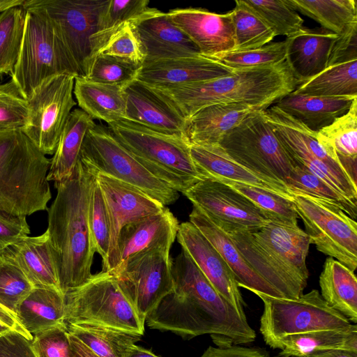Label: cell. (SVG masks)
<instances>
[{
    "instance_id": "6da1fadb",
    "label": "cell",
    "mask_w": 357,
    "mask_h": 357,
    "mask_svg": "<svg viewBox=\"0 0 357 357\" xmlns=\"http://www.w3.org/2000/svg\"><path fill=\"white\" fill-rule=\"evenodd\" d=\"M172 274L173 290L146 317L149 327L187 340L209 335L220 347L255 341L246 316L215 290L183 250L172 260Z\"/></svg>"
},
{
    "instance_id": "7a4b0ae2",
    "label": "cell",
    "mask_w": 357,
    "mask_h": 357,
    "mask_svg": "<svg viewBox=\"0 0 357 357\" xmlns=\"http://www.w3.org/2000/svg\"><path fill=\"white\" fill-rule=\"evenodd\" d=\"M93 176L94 172L79 158L71 176L54 183L56 195L47 210L46 232L64 296L93 275L96 250L89 227L88 204Z\"/></svg>"
},
{
    "instance_id": "3957f363",
    "label": "cell",
    "mask_w": 357,
    "mask_h": 357,
    "mask_svg": "<svg viewBox=\"0 0 357 357\" xmlns=\"http://www.w3.org/2000/svg\"><path fill=\"white\" fill-rule=\"evenodd\" d=\"M146 86L187 121L200 109L217 103L241 102L266 110L293 92L298 84L286 60L275 65L236 68L230 75L206 81Z\"/></svg>"
},
{
    "instance_id": "277c9868",
    "label": "cell",
    "mask_w": 357,
    "mask_h": 357,
    "mask_svg": "<svg viewBox=\"0 0 357 357\" xmlns=\"http://www.w3.org/2000/svg\"><path fill=\"white\" fill-rule=\"evenodd\" d=\"M50 164L21 130L0 131V213L26 218L48 210Z\"/></svg>"
},
{
    "instance_id": "5b68a950",
    "label": "cell",
    "mask_w": 357,
    "mask_h": 357,
    "mask_svg": "<svg viewBox=\"0 0 357 357\" xmlns=\"http://www.w3.org/2000/svg\"><path fill=\"white\" fill-rule=\"evenodd\" d=\"M121 144L151 174L184 194L204 178L190 155L188 140L127 120L108 124Z\"/></svg>"
},
{
    "instance_id": "8992f818",
    "label": "cell",
    "mask_w": 357,
    "mask_h": 357,
    "mask_svg": "<svg viewBox=\"0 0 357 357\" xmlns=\"http://www.w3.org/2000/svg\"><path fill=\"white\" fill-rule=\"evenodd\" d=\"M66 324L120 330L142 336L144 322L122 291L116 276L100 271L65 295Z\"/></svg>"
},
{
    "instance_id": "52a82bcc",
    "label": "cell",
    "mask_w": 357,
    "mask_h": 357,
    "mask_svg": "<svg viewBox=\"0 0 357 357\" xmlns=\"http://www.w3.org/2000/svg\"><path fill=\"white\" fill-rule=\"evenodd\" d=\"M24 10V36L11 79L28 99L45 79L80 73L47 17L38 10Z\"/></svg>"
},
{
    "instance_id": "ba28073f",
    "label": "cell",
    "mask_w": 357,
    "mask_h": 357,
    "mask_svg": "<svg viewBox=\"0 0 357 357\" xmlns=\"http://www.w3.org/2000/svg\"><path fill=\"white\" fill-rule=\"evenodd\" d=\"M252 293L263 301L259 331L272 349H278L287 336L319 330H347L354 325L330 307L317 289L292 299Z\"/></svg>"
},
{
    "instance_id": "9c48e42d",
    "label": "cell",
    "mask_w": 357,
    "mask_h": 357,
    "mask_svg": "<svg viewBox=\"0 0 357 357\" xmlns=\"http://www.w3.org/2000/svg\"><path fill=\"white\" fill-rule=\"evenodd\" d=\"M80 159L95 172L134 186L164 206L179 197L178 191L139 162L107 126L96 124L88 131Z\"/></svg>"
},
{
    "instance_id": "30bf717a",
    "label": "cell",
    "mask_w": 357,
    "mask_h": 357,
    "mask_svg": "<svg viewBox=\"0 0 357 357\" xmlns=\"http://www.w3.org/2000/svg\"><path fill=\"white\" fill-rule=\"evenodd\" d=\"M218 144L241 165L285 185L294 168L264 110L250 113Z\"/></svg>"
},
{
    "instance_id": "8fae6325",
    "label": "cell",
    "mask_w": 357,
    "mask_h": 357,
    "mask_svg": "<svg viewBox=\"0 0 357 357\" xmlns=\"http://www.w3.org/2000/svg\"><path fill=\"white\" fill-rule=\"evenodd\" d=\"M295 210L317 249L354 271L357 223L338 206L311 196L292 195Z\"/></svg>"
},
{
    "instance_id": "7c38bea8",
    "label": "cell",
    "mask_w": 357,
    "mask_h": 357,
    "mask_svg": "<svg viewBox=\"0 0 357 357\" xmlns=\"http://www.w3.org/2000/svg\"><path fill=\"white\" fill-rule=\"evenodd\" d=\"M76 75L62 73L43 80L27 99L28 116L22 130L44 155L54 153L61 134L75 106Z\"/></svg>"
},
{
    "instance_id": "4fadbf2b",
    "label": "cell",
    "mask_w": 357,
    "mask_h": 357,
    "mask_svg": "<svg viewBox=\"0 0 357 357\" xmlns=\"http://www.w3.org/2000/svg\"><path fill=\"white\" fill-rule=\"evenodd\" d=\"M170 250L162 247L139 252L110 271L144 323L173 290Z\"/></svg>"
},
{
    "instance_id": "5bb4252c",
    "label": "cell",
    "mask_w": 357,
    "mask_h": 357,
    "mask_svg": "<svg viewBox=\"0 0 357 357\" xmlns=\"http://www.w3.org/2000/svg\"><path fill=\"white\" fill-rule=\"evenodd\" d=\"M103 0H25L22 7L43 13L76 63L80 75L91 54Z\"/></svg>"
},
{
    "instance_id": "9a60e30c",
    "label": "cell",
    "mask_w": 357,
    "mask_h": 357,
    "mask_svg": "<svg viewBox=\"0 0 357 357\" xmlns=\"http://www.w3.org/2000/svg\"><path fill=\"white\" fill-rule=\"evenodd\" d=\"M213 222L235 228L254 231L271 220L246 197L213 178L202 180L183 194Z\"/></svg>"
},
{
    "instance_id": "2e32d148",
    "label": "cell",
    "mask_w": 357,
    "mask_h": 357,
    "mask_svg": "<svg viewBox=\"0 0 357 357\" xmlns=\"http://www.w3.org/2000/svg\"><path fill=\"white\" fill-rule=\"evenodd\" d=\"M93 171L101 189L109 216V248L102 271L110 272L118 266L117 243L121 229L132 222L162 211L165 206L134 186Z\"/></svg>"
},
{
    "instance_id": "e0dca14e",
    "label": "cell",
    "mask_w": 357,
    "mask_h": 357,
    "mask_svg": "<svg viewBox=\"0 0 357 357\" xmlns=\"http://www.w3.org/2000/svg\"><path fill=\"white\" fill-rule=\"evenodd\" d=\"M216 224L230 236L254 271L277 291L281 298H296L303 294L307 281L297 275L251 231Z\"/></svg>"
},
{
    "instance_id": "ac0fdd59",
    "label": "cell",
    "mask_w": 357,
    "mask_h": 357,
    "mask_svg": "<svg viewBox=\"0 0 357 357\" xmlns=\"http://www.w3.org/2000/svg\"><path fill=\"white\" fill-rule=\"evenodd\" d=\"M264 113L294 167L307 169L357 204L356 184L336 173L312 153L301 135L294 118L275 105L266 109Z\"/></svg>"
},
{
    "instance_id": "d6986e66",
    "label": "cell",
    "mask_w": 357,
    "mask_h": 357,
    "mask_svg": "<svg viewBox=\"0 0 357 357\" xmlns=\"http://www.w3.org/2000/svg\"><path fill=\"white\" fill-rule=\"evenodd\" d=\"M170 21L195 45L199 54L214 58L235 49L232 10L224 14L201 8H174Z\"/></svg>"
},
{
    "instance_id": "ffe728a7",
    "label": "cell",
    "mask_w": 357,
    "mask_h": 357,
    "mask_svg": "<svg viewBox=\"0 0 357 357\" xmlns=\"http://www.w3.org/2000/svg\"><path fill=\"white\" fill-rule=\"evenodd\" d=\"M176 238L215 290L243 316L245 302L230 268L202 234L190 222L179 225Z\"/></svg>"
},
{
    "instance_id": "44dd1931",
    "label": "cell",
    "mask_w": 357,
    "mask_h": 357,
    "mask_svg": "<svg viewBox=\"0 0 357 357\" xmlns=\"http://www.w3.org/2000/svg\"><path fill=\"white\" fill-rule=\"evenodd\" d=\"M234 69L201 54L145 61L137 79L153 87L202 82L230 75Z\"/></svg>"
},
{
    "instance_id": "7402d4cb",
    "label": "cell",
    "mask_w": 357,
    "mask_h": 357,
    "mask_svg": "<svg viewBox=\"0 0 357 357\" xmlns=\"http://www.w3.org/2000/svg\"><path fill=\"white\" fill-rule=\"evenodd\" d=\"M178 227L176 218L167 207L127 225L118 238L117 266L139 252L156 248H171Z\"/></svg>"
},
{
    "instance_id": "603a6c76",
    "label": "cell",
    "mask_w": 357,
    "mask_h": 357,
    "mask_svg": "<svg viewBox=\"0 0 357 357\" xmlns=\"http://www.w3.org/2000/svg\"><path fill=\"white\" fill-rule=\"evenodd\" d=\"M189 220L227 264L238 287L245 288L252 292L258 291L270 296L281 298L279 293L258 275L247 263L227 233L203 211L193 206Z\"/></svg>"
},
{
    "instance_id": "cb8c5ba5",
    "label": "cell",
    "mask_w": 357,
    "mask_h": 357,
    "mask_svg": "<svg viewBox=\"0 0 357 357\" xmlns=\"http://www.w3.org/2000/svg\"><path fill=\"white\" fill-rule=\"evenodd\" d=\"M191 158L204 179H224L255 185L292 199L287 185L257 174L232 159L218 144L190 146Z\"/></svg>"
},
{
    "instance_id": "d4e9b609",
    "label": "cell",
    "mask_w": 357,
    "mask_h": 357,
    "mask_svg": "<svg viewBox=\"0 0 357 357\" xmlns=\"http://www.w3.org/2000/svg\"><path fill=\"white\" fill-rule=\"evenodd\" d=\"M125 92L127 97L126 120L160 132L187 139L186 121L149 86L136 79L125 89Z\"/></svg>"
},
{
    "instance_id": "484cf974",
    "label": "cell",
    "mask_w": 357,
    "mask_h": 357,
    "mask_svg": "<svg viewBox=\"0 0 357 357\" xmlns=\"http://www.w3.org/2000/svg\"><path fill=\"white\" fill-rule=\"evenodd\" d=\"M338 36L323 28H303L289 40L287 61L298 85L321 73Z\"/></svg>"
},
{
    "instance_id": "4316f807",
    "label": "cell",
    "mask_w": 357,
    "mask_h": 357,
    "mask_svg": "<svg viewBox=\"0 0 357 357\" xmlns=\"http://www.w3.org/2000/svg\"><path fill=\"white\" fill-rule=\"evenodd\" d=\"M1 251L22 271L35 288L61 292L57 266L46 231L37 236H26Z\"/></svg>"
},
{
    "instance_id": "83f0119b",
    "label": "cell",
    "mask_w": 357,
    "mask_h": 357,
    "mask_svg": "<svg viewBox=\"0 0 357 357\" xmlns=\"http://www.w3.org/2000/svg\"><path fill=\"white\" fill-rule=\"evenodd\" d=\"M255 110L259 109L241 102L217 103L204 107L186 121L185 136L191 144H218Z\"/></svg>"
},
{
    "instance_id": "f1b7e54d",
    "label": "cell",
    "mask_w": 357,
    "mask_h": 357,
    "mask_svg": "<svg viewBox=\"0 0 357 357\" xmlns=\"http://www.w3.org/2000/svg\"><path fill=\"white\" fill-rule=\"evenodd\" d=\"M136 28L146 52L145 61L199 54L195 45L170 21L166 13L136 23Z\"/></svg>"
},
{
    "instance_id": "f546056e",
    "label": "cell",
    "mask_w": 357,
    "mask_h": 357,
    "mask_svg": "<svg viewBox=\"0 0 357 357\" xmlns=\"http://www.w3.org/2000/svg\"><path fill=\"white\" fill-rule=\"evenodd\" d=\"M357 96L320 97L292 92L275 105L314 132H318L344 114Z\"/></svg>"
},
{
    "instance_id": "4dcf8cb0",
    "label": "cell",
    "mask_w": 357,
    "mask_h": 357,
    "mask_svg": "<svg viewBox=\"0 0 357 357\" xmlns=\"http://www.w3.org/2000/svg\"><path fill=\"white\" fill-rule=\"evenodd\" d=\"M73 93L79 109L93 120L110 124L126 119L127 97L125 89L75 77Z\"/></svg>"
},
{
    "instance_id": "1f68e13d",
    "label": "cell",
    "mask_w": 357,
    "mask_h": 357,
    "mask_svg": "<svg viewBox=\"0 0 357 357\" xmlns=\"http://www.w3.org/2000/svg\"><path fill=\"white\" fill-rule=\"evenodd\" d=\"M252 233L274 251L297 275L307 281L306 257L311 243L307 233L298 225L270 221Z\"/></svg>"
},
{
    "instance_id": "d6a6232c",
    "label": "cell",
    "mask_w": 357,
    "mask_h": 357,
    "mask_svg": "<svg viewBox=\"0 0 357 357\" xmlns=\"http://www.w3.org/2000/svg\"><path fill=\"white\" fill-rule=\"evenodd\" d=\"M96 124L94 120L81 109H73L50 160L48 181L58 183L71 176L79 160L87 132Z\"/></svg>"
},
{
    "instance_id": "836d02e7",
    "label": "cell",
    "mask_w": 357,
    "mask_h": 357,
    "mask_svg": "<svg viewBox=\"0 0 357 357\" xmlns=\"http://www.w3.org/2000/svg\"><path fill=\"white\" fill-rule=\"evenodd\" d=\"M321 296L327 304L357 323V279L354 271L333 257H328L320 274Z\"/></svg>"
},
{
    "instance_id": "e575fe53",
    "label": "cell",
    "mask_w": 357,
    "mask_h": 357,
    "mask_svg": "<svg viewBox=\"0 0 357 357\" xmlns=\"http://www.w3.org/2000/svg\"><path fill=\"white\" fill-rule=\"evenodd\" d=\"M65 296L60 291L34 288L19 305L16 316L22 326L32 335L65 322Z\"/></svg>"
},
{
    "instance_id": "d590c367",
    "label": "cell",
    "mask_w": 357,
    "mask_h": 357,
    "mask_svg": "<svg viewBox=\"0 0 357 357\" xmlns=\"http://www.w3.org/2000/svg\"><path fill=\"white\" fill-rule=\"evenodd\" d=\"M279 357H303L328 349L357 351V325L347 330H319L287 336L278 348Z\"/></svg>"
},
{
    "instance_id": "8d00e7d4",
    "label": "cell",
    "mask_w": 357,
    "mask_h": 357,
    "mask_svg": "<svg viewBox=\"0 0 357 357\" xmlns=\"http://www.w3.org/2000/svg\"><path fill=\"white\" fill-rule=\"evenodd\" d=\"M296 95L320 97L357 96V59L336 63L298 85Z\"/></svg>"
},
{
    "instance_id": "74e56055",
    "label": "cell",
    "mask_w": 357,
    "mask_h": 357,
    "mask_svg": "<svg viewBox=\"0 0 357 357\" xmlns=\"http://www.w3.org/2000/svg\"><path fill=\"white\" fill-rule=\"evenodd\" d=\"M136 23L128 22L91 37V55L102 54L142 66L146 52Z\"/></svg>"
},
{
    "instance_id": "f35d334b",
    "label": "cell",
    "mask_w": 357,
    "mask_h": 357,
    "mask_svg": "<svg viewBox=\"0 0 357 357\" xmlns=\"http://www.w3.org/2000/svg\"><path fill=\"white\" fill-rule=\"evenodd\" d=\"M296 10L317 21L337 36L357 24L355 0H287Z\"/></svg>"
},
{
    "instance_id": "ab89813d",
    "label": "cell",
    "mask_w": 357,
    "mask_h": 357,
    "mask_svg": "<svg viewBox=\"0 0 357 357\" xmlns=\"http://www.w3.org/2000/svg\"><path fill=\"white\" fill-rule=\"evenodd\" d=\"M317 137L342 166L349 160L357 159V99L344 114L317 132Z\"/></svg>"
},
{
    "instance_id": "60d3db41",
    "label": "cell",
    "mask_w": 357,
    "mask_h": 357,
    "mask_svg": "<svg viewBox=\"0 0 357 357\" xmlns=\"http://www.w3.org/2000/svg\"><path fill=\"white\" fill-rule=\"evenodd\" d=\"M66 325L68 333L100 357H128L132 347L142 337L112 328Z\"/></svg>"
},
{
    "instance_id": "b9f144b4",
    "label": "cell",
    "mask_w": 357,
    "mask_h": 357,
    "mask_svg": "<svg viewBox=\"0 0 357 357\" xmlns=\"http://www.w3.org/2000/svg\"><path fill=\"white\" fill-rule=\"evenodd\" d=\"M286 185L291 195L302 194L325 200L338 206L354 220L356 219L357 204L303 167H294Z\"/></svg>"
},
{
    "instance_id": "7bdbcfd3",
    "label": "cell",
    "mask_w": 357,
    "mask_h": 357,
    "mask_svg": "<svg viewBox=\"0 0 357 357\" xmlns=\"http://www.w3.org/2000/svg\"><path fill=\"white\" fill-rule=\"evenodd\" d=\"M216 180L226 183L246 197L264 212L271 221L298 225V215L291 199L255 185L224 179Z\"/></svg>"
},
{
    "instance_id": "ee69618b",
    "label": "cell",
    "mask_w": 357,
    "mask_h": 357,
    "mask_svg": "<svg viewBox=\"0 0 357 357\" xmlns=\"http://www.w3.org/2000/svg\"><path fill=\"white\" fill-rule=\"evenodd\" d=\"M232 10L235 49L242 51L267 45L275 37L273 30L243 0L236 1Z\"/></svg>"
},
{
    "instance_id": "f6af8a7d",
    "label": "cell",
    "mask_w": 357,
    "mask_h": 357,
    "mask_svg": "<svg viewBox=\"0 0 357 357\" xmlns=\"http://www.w3.org/2000/svg\"><path fill=\"white\" fill-rule=\"evenodd\" d=\"M141 67L121 59L97 54L89 57L81 76L89 81L126 89L137 79Z\"/></svg>"
},
{
    "instance_id": "bcb514c9",
    "label": "cell",
    "mask_w": 357,
    "mask_h": 357,
    "mask_svg": "<svg viewBox=\"0 0 357 357\" xmlns=\"http://www.w3.org/2000/svg\"><path fill=\"white\" fill-rule=\"evenodd\" d=\"M25 15L22 6L0 14V75L13 72L24 36Z\"/></svg>"
},
{
    "instance_id": "7dc6e473",
    "label": "cell",
    "mask_w": 357,
    "mask_h": 357,
    "mask_svg": "<svg viewBox=\"0 0 357 357\" xmlns=\"http://www.w3.org/2000/svg\"><path fill=\"white\" fill-rule=\"evenodd\" d=\"M273 30L275 36L291 37L303 27V20L287 0L243 1Z\"/></svg>"
},
{
    "instance_id": "c3c4849f",
    "label": "cell",
    "mask_w": 357,
    "mask_h": 357,
    "mask_svg": "<svg viewBox=\"0 0 357 357\" xmlns=\"http://www.w3.org/2000/svg\"><path fill=\"white\" fill-rule=\"evenodd\" d=\"M149 5V0L105 1L99 10L96 33L106 31L128 22H139L162 12Z\"/></svg>"
},
{
    "instance_id": "681fc988",
    "label": "cell",
    "mask_w": 357,
    "mask_h": 357,
    "mask_svg": "<svg viewBox=\"0 0 357 357\" xmlns=\"http://www.w3.org/2000/svg\"><path fill=\"white\" fill-rule=\"evenodd\" d=\"M289 44L287 38L255 49L228 52L213 59L233 69L275 65L287 60Z\"/></svg>"
},
{
    "instance_id": "f907efd6",
    "label": "cell",
    "mask_w": 357,
    "mask_h": 357,
    "mask_svg": "<svg viewBox=\"0 0 357 357\" xmlns=\"http://www.w3.org/2000/svg\"><path fill=\"white\" fill-rule=\"evenodd\" d=\"M88 222L96 252L100 255L104 264L109 252L110 226L105 202L95 172L89 190Z\"/></svg>"
},
{
    "instance_id": "816d5d0a",
    "label": "cell",
    "mask_w": 357,
    "mask_h": 357,
    "mask_svg": "<svg viewBox=\"0 0 357 357\" xmlns=\"http://www.w3.org/2000/svg\"><path fill=\"white\" fill-rule=\"evenodd\" d=\"M34 288L22 271L1 250L0 304L16 315L19 305Z\"/></svg>"
},
{
    "instance_id": "f5cc1de1",
    "label": "cell",
    "mask_w": 357,
    "mask_h": 357,
    "mask_svg": "<svg viewBox=\"0 0 357 357\" xmlns=\"http://www.w3.org/2000/svg\"><path fill=\"white\" fill-rule=\"evenodd\" d=\"M27 116V99L15 82H0V131L22 130Z\"/></svg>"
},
{
    "instance_id": "db71d44e",
    "label": "cell",
    "mask_w": 357,
    "mask_h": 357,
    "mask_svg": "<svg viewBox=\"0 0 357 357\" xmlns=\"http://www.w3.org/2000/svg\"><path fill=\"white\" fill-rule=\"evenodd\" d=\"M31 345L36 357H70L67 325L55 326L34 335Z\"/></svg>"
},
{
    "instance_id": "11a10c76",
    "label": "cell",
    "mask_w": 357,
    "mask_h": 357,
    "mask_svg": "<svg viewBox=\"0 0 357 357\" xmlns=\"http://www.w3.org/2000/svg\"><path fill=\"white\" fill-rule=\"evenodd\" d=\"M29 234L30 228L26 218L0 213V251Z\"/></svg>"
},
{
    "instance_id": "9f6ffc18",
    "label": "cell",
    "mask_w": 357,
    "mask_h": 357,
    "mask_svg": "<svg viewBox=\"0 0 357 357\" xmlns=\"http://www.w3.org/2000/svg\"><path fill=\"white\" fill-rule=\"evenodd\" d=\"M31 341L15 331L0 335V357H36Z\"/></svg>"
},
{
    "instance_id": "6f0895ef",
    "label": "cell",
    "mask_w": 357,
    "mask_h": 357,
    "mask_svg": "<svg viewBox=\"0 0 357 357\" xmlns=\"http://www.w3.org/2000/svg\"><path fill=\"white\" fill-rule=\"evenodd\" d=\"M200 357H271L266 349L239 345L208 347Z\"/></svg>"
},
{
    "instance_id": "680465c9",
    "label": "cell",
    "mask_w": 357,
    "mask_h": 357,
    "mask_svg": "<svg viewBox=\"0 0 357 357\" xmlns=\"http://www.w3.org/2000/svg\"><path fill=\"white\" fill-rule=\"evenodd\" d=\"M68 337L70 347V357H100L70 333H68Z\"/></svg>"
},
{
    "instance_id": "91938a15",
    "label": "cell",
    "mask_w": 357,
    "mask_h": 357,
    "mask_svg": "<svg viewBox=\"0 0 357 357\" xmlns=\"http://www.w3.org/2000/svg\"><path fill=\"white\" fill-rule=\"evenodd\" d=\"M303 357H357V351L347 349L319 351Z\"/></svg>"
},
{
    "instance_id": "94428289",
    "label": "cell",
    "mask_w": 357,
    "mask_h": 357,
    "mask_svg": "<svg viewBox=\"0 0 357 357\" xmlns=\"http://www.w3.org/2000/svg\"><path fill=\"white\" fill-rule=\"evenodd\" d=\"M128 357H159L150 350L135 344Z\"/></svg>"
},
{
    "instance_id": "6125c7cd",
    "label": "cell",
    "mask_w": 357,
    "mask_h": 357,
    "mask_svg": "<svg viewBox=\"0 0 357 357\" xmlns=\"http://www.w3.org/2000/svg\"><path fill=\"white\" fill-rule=\"evenodd\" d=\"M25 0H0V14L15 7L22 6Z\"/></svg>"
}]
</instances>
